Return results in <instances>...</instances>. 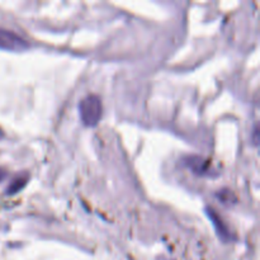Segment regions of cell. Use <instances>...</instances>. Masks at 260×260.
<instances>
[{"label": "cell", "mask_w": 260, "mask_h": 260, "mask_svg": "<svg viewBox=\"0 0 260 260\" xmlns=\"http://www.w3.org/2000/svg\"><path fill=\"white\" fill-rule=\"evenodd\" d=\"M27 180H28L27 175H22V177L15 178V179L10 183L9 188L5 190V192H7V194H15V193L19 192V190L23 189V188H24V185L27 184Z\"/></svg>", "instance_id": "cell-5"}, {"label": "cell", "mask_w": 260, "mask_h": 260, "mask_svg": "<svg viewBox=\"0 0 260 260\" xmlns=\"http://www.w3.org/2000/svg\"><path fill=\"white\" fill-rule=\"evenodd\" d=\"M206 212H207L208 218H210V220L213 222V226H215V229H216V231H217L218 236H220V238L222 239L223 241L230 240V234H229L228 228L223 225L222 218H221L220 216L216 213V211L212 210V208H206Z\"/></svg>", "instance_id": "cell-3"}, {"label": "cell", "mask_w": 260, "mask_h": 260, "mask_svg": "<svg viewBox=\"0 0 260 260\" xmlns=\"http://www.w3.org/2000/svg\"><path fill=\"white\" fill-rule=\"evenodd\" d=\"M0 136H2V134H0Z\"/></svg>", "instance_id": "cell-8"}, {"label": "cell", "mask_w": 260, "mask_h": 260, "mask_svg": "<svg viewBox=\"0 0 260 260\" xmlns=\"http://www.w3.org/2000/svg\"><path fill=\"white\" fill-rule=\"evenodd\" d=\"M4 177H5V172H3V170L0 169V182H2V180L4 179Z\"/></svg>", "instance_id": "cell-7"}, {"label": "cell", "mask_w": 260, "mask_h": 260, "mask_svg": "<svg viewBox=\"0 0 260 260\" xmlns=\"http://www.w3.org/2000/svg\"><path fill=\"white\" fill-rule=\"evenodd\" d=\"M28 42L19 35L13 30L0 28V50L12 51V52H22L27 50Z\"/></svg>", "instance_id": "cell-2"}, {"label": "cell", "mask_w": 260, "mask_h": 260, "mask_svg": "<svg viewBox=\"0 0 260 260\" xmlns=\"http://www.w3.org/2000/svg\"><path fill=\"white\" fill-rule=\"evenodd\" d=\"M258 136H259V129H258V126H255V129H254V144L255 145H258L259 142Z\"/></svg>", "instance_id": "cell-6"}, {"label": "cell", "mask_w": 260, "mask_h": 260, "mask_svg": "<svg viewBox=\"0 0 260 260\" xmlns=\"http://www.w3.org/2000/svg\"><path fill=\"white\" fill-rule=\"evenodd\" d=\"M187 165L188 168H190V169L198 175H205L208 173V161L207 160H203L202 157H198V156L187 157Z\"/></svg>", "instance_id": "cell-4"}, {"label": "cell", "mask_w": 260, "mask_h": 260, "mask_svg": "<svg viewBox=\"0 0 260 260\" xmlns=\"http://www.w3.org/2000/svg\"><path fill=\"white\" fill-rule=\"evenodd\" d=\"M79 112L83 123L86 127H94L99 123L103 114V104L98 95H86L79 104Z\"/></svg>", "instance_id": "cell-1"}]
</instances>
